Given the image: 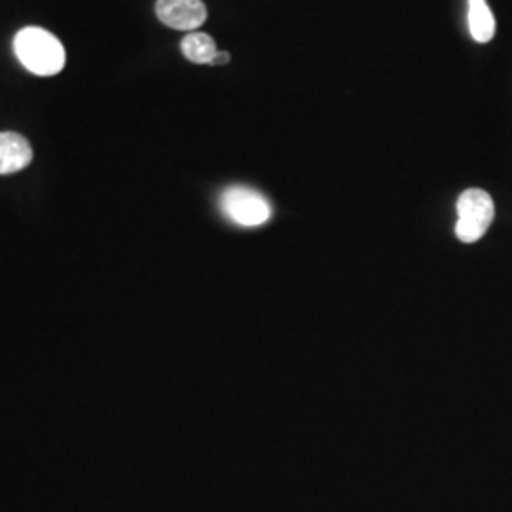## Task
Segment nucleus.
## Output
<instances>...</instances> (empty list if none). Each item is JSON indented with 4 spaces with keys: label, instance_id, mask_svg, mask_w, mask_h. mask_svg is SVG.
<instances>
[{
    "label": "nucleus",
    "instance_id": "obj_1",
    "mask_svg": "<svg viewBox=\"0 0 512 512\" xmlns=\"http://www.w3.org/2000/svg\"><path fill=\"white\" fill-rule=\"evenodd\" d=\"M19 63L37 76H54L65 67V48L59 38L40 27H25L14 38Z\"/></svg>",
    "mask_w": 512,
    "mask_h": 512
},
{
    "label": "nucleus",
    "instance_id": "obj_2",
    "mask_svg": "<svg viewBox=\"0 0 512 512\" xmlns=\"http://www.w3.org/2000/svg\"><path fill=\"white\" fill-rule=\"evenodd\" d=\"M494 200L480 188L465 190L458 200L456 236L463 243H475L482 238L494 220Z\"/></svg>",
    "mask_w": 512,
    "mask_h": 512
},
{
    "label": "nucleus",
    "instance_id": "obj_3",
    "mask_svg": "<svg viewBox=\"0 0 512 512\" xmlns=\"http://www.w3.org/2000/svg\"><path fill=\"white\" fill-rule=\"evenodd\" d=\"M222 211L228 219L239 226H260L272 217L268 200L251 188L232 186L222 194Z\"/></svg>",
    "mask_w": 512,
    "mask_h": 512
},
{
    "label": "nucleus",
    "instance_id": "obj_4",
    "mask_svg": "<svg viewBox=\"0 0 512 512\" xmlns=\"http://www.w3.org/2000/svg\"><path fill=\"white\" fill-rule=\"evenodd\" d=\"M156 16L175 31L200 29L207 19V8L202 0H158Z\"/></svg>",
    "mask_w": 512,
    "mask_h": 512
},
{
    "label": "nucleus",
    "instance_id": "obj_5",
    "mask_svg": "<svg viewBox=\"0 0 512 512\" xmlns=\"http://www.w3.org/2000/svg\"><path fill=\"white\" fill-rule=\"evenodd\" d=\"M31 162H33V148L29 145V141L14 131H2L0 133V175L18 173Z\"/></svg>",
    "mask_w": 512,
    "mask_h": 512
},
{
    "label": "nucleus",
    "instance_id": "obj_6",
    "mask_svg": "<svg viewBox=\"0 0 512 512\" xmlns=\"http://www.w3.org/2000/svg\"><path fill=\"white\" fill-rule=\"evenodd\" d=\"M469 29L476 42L486 44L495 35V19L486 0H469Z\"/></svg>",
    "mask_w": 512,
    "mask_h": 512
},
{
    "label": "nucleus",
    "instance_id": "obj_7",
    "mask_svg": "<svg viewBox=\"0 0 512 512\" xmlns=\"http://www.w3.org/2000/svg\"><path fill=\"white\" fill-rule=\"evenodd\" d=\"M184 57L196 65H211L217 55L215 40L205 33H188L181 42Z\"/></svg>",
    "mask_w": 512,
    "mask_h": 512
},
{
    "label": "nucleus",
    "instance_id": "obj_8",
    "mask_svg": "<svg viewBox=\"0 0 512 512\" xmlns=\"http://www.w3.org/2000/svg\"><path fill=\"white\" fill-rule=\"evenodd\" d=\"M228 61H230V54L228 52H217V55L211 61V65H226Z\"/></svg>",
    "mask_w": 512,
    "mask_h": 512
}]
</instances>
